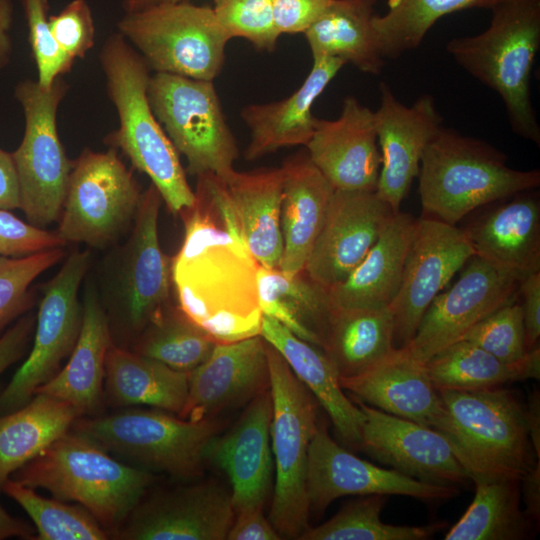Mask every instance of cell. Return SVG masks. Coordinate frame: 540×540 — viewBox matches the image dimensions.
<instances>
[{
    "label": "cell",
    "instance_id": "cell-38",
    "mask_svg": "<svg viewBox=\"0 0 540 540\" xmlns=\"http://www.w3.org/2000/svg\"><path fill=\"white\" fill-rule=\"evenodd\" d=\"M424 367L436 389H488L507 382L539 379L540 349L536 344L518 362L506 363L461 339L429 358Z\"/></svg>",
    "mask_w": 540,
    "mask_h": 540
},
{
    "label": "cell",
    "instance_id": "cell-32",
    "mask_svg": "<svg viewBox=\"0 0 540 540\" xmlns=\"http://www.w3.org/2000/svg\"><path fill=\"white\" fill-rule=\"evenodd\" d=\"M223 182L248 250L260 266L278 269L283 253L281 167L235 171Z\"/></svg>",
    "mask_w": 540,
    "mask_h": 540
},
{
    "label": "cell",
    "instance_id": "cell-23",
    "mask_svg": "<svg viewBox=\"0 0 540 540\" xmlns=\"http://www.w3.org/2000/svg\"><path fill=\"white\" fill-rule=\"evenodd\" d=\"M311 162L335 190L375 191L381 168L374 112L354 96L335 120L316 118L305 145Z\"/></svg>",
    "mask_w": 540,
    "mask_h": 540
},
{
    "label": "cell",
    "instance_id": "cell-46",
    "mask_svg": "<svg viewBox=\"0 0 540 540\" xmlns=\"http://www.w3.org/2000/svg\"><path fill=\"white\" fill-rule=\"evenodd\" d=\"M215 16L229 37L248 40L255 48L272 52L279 37L272 0H214Z\"/></svg>",
    "mask_w": 540,
    "mask_h": 540
},
{
    "label": "cell",
    "instance_id": "cell-16",
    "mask_svg": "<svg viewBox=\"0 0 540 540\" xmlns=\"http://www.w3.org/2000/svg\"><path fill=\"white\" fill-rule=\"evenodd\" d=\"M310 512H323L349 495H403L432 501L458 495L456 486L430 484L363 460L341 447L318 426L310 442L307 467Z\"/></svg>",
    "mask_w": 540,
    "mask_h": 540
},
{
    "label": "cell",
    "instance_id": "cell-8",
    "mask_svg": "<svg viewBox=\"0 0 540 540\" xmlns=\"http://www.w3.org/2000/svg\"><path fill=\"white\" fill-rule=\"evenodd\" d=\"M118 30L149 69L206 81L222 71L231 39L212 7L187 0L126 12Z\"/></svg>",
    "mask_w": 540,
    "mask_h": 540
},
{
    "label": "cell",
    "instance_id": "cell-30",
    "mask_svg": "<svg viewBox=\"0 0 540 540\" xmlns=\"http://www.w3.org/2000/svg\"><path fill=\"white\" fill-rule=\"evenodd\" d=\"M417 219L393 213L377 241L358 266L329 290L335 308H384L396 296L405 260L414 238Z\"/></svg>",
    "mask_w": 540,
    "mask_h": 540
},
{
    "label": "cell",
    "instance_id": "cell-59",
    "mask_svg": "<svg viewBox=\"0 0 540 540\" xmlns=\"http://www.w3.org/2000/svg\"><path fill=\"white\" fill-rule=\"evenodd\" d=\"M181 1L186 0H123L122 5L126 12H133L152 5Z\"/></svg>",
    "mask_w": 540,
    "mask_h": 540
},
{
    "label": "cell",
    "instance_id": "cell-11",
    "mask_svg": "<svg viewBox=\"0 0 540 540\" xmlns=\"http://www.w3.org/2000/svg\"><path fill=\"white\" fill-rule=\"evenodd\" d=\"M169 413L161 409L125 410L74 422L75 432L148 468L177 477L195 476L220 425L214 418L191 421Z\"/></svg>",
    "mask_w": 540,
    "mask_h": 540
},
{
    "label": "cell",
    "instance_id": "cell-41",
    "mask_svg": "<svg viewBox=\"0 0 540 540\" xmlns=\"http://www.w3.org/2000/svg\"><path fill=\"white\" fill-rule=\"evenodd\" d=\"M386 495H366L343 506L327 522L308 528L302 540H424L446 524L402 526L382 522Z\"/></svg>",
    "mask_w": 540,
    "mask_h": 540
},
{
    "label": "cell",
    "instance_id": "cell-13",
    "mask_svg": "<svg viewBox=\"0 0 540 540\" xmlns=\"http://www.w3.org/2000/svg\"><path fill=\"white\" fill-rule=\"evenodd\" d=\"M90 265L88 251L69 255L47 282L36 319L34 341L27 359L0 392V415L27 404L36 390L57 372L71 354L82 324L78 292Z\"/></svg>",
    "mask_w": 540,
    "mask_h": 540
},
{
    "label": "cell",
    "instance_id": "cell-40",
    "mask_svg": "<svg viewBox=\"0 0 540 540\" xmlns=\"http://www.w3.org/2000/svg\"><path fill=\"white\" fill-rule=\"evenodd\" d=\"M501 0H387L384 15L372 23L382 56L396 59L416 49L443 16L470 8L491 9Z\"/></svg>",
    "mask_w": 540,
    "mask_h": 540
},
{
    "label": "cell",
    "instance_id": "cell-33",
    "mask_svg": "<svg viewBox=\"0 0 540 540\" xmlns=\"http://www.w3.org/2000/svg\"><path fill=\"white\" fill-rule=\"evenodd\" d=\"M377 0H333L304 32L312 58L335 57L379 75L385 65L373 28Z\"/></svg>",
    "mask_w": 540,
    "mask_h": 540
},
{
    "label": "cell",
    "instance_id": "cell-4",
    "mask_svg": "<svg viewBox=\"0 0 540 540\" xmlns=\"http://www.w3.org/2000/svg\"><path fill=\"white\" fill-rule=\"evenodd\" d=\"M487 29L451 39L446 50L472 77L501 98L512 131L540 146L531 101V72L540 48V0H501Z\"/></svg>",
    "mask_w": 540,
    "mask_h": 540
},
{
    "label": "cell",
    "instance_id": "cell-18",
    "mask_svg": "<svg viewBox=\"0 0 540 540\" xmlns=\"http://www.w3.org/2000/svg\"><path fill=\"white\" fill-rule=\"evenodd\" d=\"M356 402L364 413L359 447L374 459L430 484L457 487L471 480L439 432Z\"/></svg>",
    "mask_w": 540,
    "mask_h": 540
},
{
    "label": "cell",
    "instance_id": "cell-6",
    "mask_svg": "<svg viewBox=\"0 0 540 540\" xmlns=\"http://www.w3.org/2000/svg\"><path fill=\"white\" fill-rule=\"evenodd\" d=\"M14 480L43 488L56 499L75 501L105 528L117 530L153 480L74 432L66 433L13 473Z\"/></svg>",
    "mask_w": 540,
    "mask_h": 540
},
{
    "label": "cell",
    "instance_id": "cell-51",
    "mask_svg": "<svg viewBox=\"0 0 540 540\" xmlns=\"http://www.w3.org/2000/svg\"><path fill=\"white\" fill-rule=\"evenodd\" d=\"M518 293L522 296L525 329V346L530 350L540 336V271L524 277L519 283Z\"/></svg>",
    "mask_w": 540,
    "mask_h": 540
},
{
    "label": "cell",
    "instance_id": "cell-27",
    "mask_svg": "<svg viewBox=\"0 0 540 540\" xmlns=\"http://www.w3.org/2000/svg\"><path fill=\"white\" fill-rule=\"evenodd\" d=\"M281 170L283 253L278 269L296 274L305 268L335 189L307 152L286 160Z\"/></svg>",
    "mask_w": 540,
    "mask_h": 540
},
{
    "label": "cell",
    "instance_id": "cell-36",
    "mask_svg": "<svg viewBox=\"0 0 540 540\" xmlns=\"http://www.w3.org/2000/svg\"><path fill=\"white\" fill-rule=\"evenodd\" d=\"M79 416L69 403L44 393L0 415V489L14 472L66 434Z\"/></svg>",
    "mask_w": 540,
    "mask_h": 540
},
{
    "label": "cell",
    "instance_id": "cell-17",
    "mask_svg": "<svg viewBox=\"0 0 540 540\" xmlns=\"http://www.w3.org/2000/svg\"><path fill=\"white\" fill-rule=\"evenodd\" d=\"M379 91L374 123L381 168L375 192L396 213L419 174L427 145L443 126V118L429 94L406 106L387 83L381 82Z\"/></svg>",
    "mask_w": 540,
    "mask_h": 540
},
{
    "label": "cell",
    "instance_id": "cell-1",
    "mask_svg": "<svg viewBox=\"0 0 540 540\" xmlns=\"http://www.w3.org/2000/svg\"><path fill=\"white\" fill-rule=\"evenodd\" d=\"M194 194V205L181 213L184 240L172 258L179 309L217 342L260 335V265L242 238L226 185L199 175Z\"/></svg>",
    "mask_w": 540,
    "mask_h": 540
},
{
    "label": "cell",
    "instance_id": "cell-25",
    "mask_svg": "<svg viewBox=\"0 0 540 540\" xmlns=\"http://www.w3.org/2000/svg\"><path fill=\"white\" fill-rule=\"evenodd\" d=\"M534 190L512 196L462 229L475 256L519 281L540 271V202Z\"/></svg>",
    "mask_w": 540,
    "mask_h": 540
},
{
    "label": "cell",
    "instance_id": "cell-7",
    "mask_svg": "<svg viewBox=\"0 0 540 540\" xmlns=\"http://www.w3.org/2000/svg\"><path fill=\"white\" fill-rule=\"evenodd\" d=\"M266 353L276 474L269 521L280 536L299 539L309 528L307 467L309 445L318 427L316 403L284 358L267 342Z\"/></svg>",
    "mask_w": 540,
    "mask_h": 540
},
{
    "label": "cell",
    "instance_id": "cell-14",
    "mask_svg": "<svg viewBox=\"0 0 540 540\" xmlns=\"http://www.w3.org/2000/svg\"><path fill=\"white\" fill-rule=\"evenodd\" d=\"M519 279L473 256L456 283L431 302L411 341L400 350L424 364L476 323L517 299Z\"/></svg>",
    "mask_w": 540,
    "mask_h": 540
},
{
    "label": "cell",
    "instance_id": "cell-12",
    "mask_svg": "<svg viewBox=\"0 0 540 540\" xmlns=\"http://www.w3.org/2000/svg\"><path fill=\"white\" fill-rule=\"evenodd\" d=\"M142 193L116 149H84L70 173L58 236L67 242L102 247L135 219Z\"/></svg>",
    "mask_w": 540,
    "mask_h": 540
},
{
    "label": "cell",
    "instance_id": "cell-52",
    "mask_svg": "<svg viewBox=\"0 0 540 540\" xmlns=\"http://www.w3.org/2000/svg\"><path fill=\"white\" fill-rule=\"evenodd\" d=\"M35 325V318L23 315L0 336V376L25 353Z\"/></svg>",
    "mask_w": 540,
    "mask_h": 540
},
{
    "label": "cell",
    "instance_id": "cell-24",
    "mask_svg": "<svg viewBox=\"0 0 540 540\" xmlns=\"http://www.w3.org/2000/svg\"><path fill=\"white\" fill-rule=\"evenodd\" d=\"M162 198L151 184L142 193L120 271L124 314L133 329L148 325L164 310L172 286V259L162 251L158 217Z\"/></svg>",
    "mask_w": 540,
    "mask_h": 540
},
{
    "label": "cell",
    "instance_id": "cell-26",
    "mask_svg": "<svg viewBox=\"0 0 540 540\" xmlns=\"http://www.w3.org/2000/svg\"><path fill=\"white\" fill-rule=\"evenodd\" d=\"M344 65L335 57L313 58L311 71L290 96L244 107L241 117L250 129L245 158L255 160L283 147L305 146L315 127L312 106Z\"/></svg>",
    "mask_w": 540,
    "mask_h": 540
},
{
    "label": "cell",
    "instance_id": "cell-10",
    "mask_svg": "<svg viewBox=\"0 0 540 540\" xmlns=\"http://www.w3.org/2000/svg\"><path fill=\"white\" fill-rule=\"evenodd\" d=\"M147 96L191 175L212 174L226 181L235 173L238 147L213 81L155 72Z\"/></svg>",
    "mask_w": 540,
    "mask_h": 540
},
{
    "label": "cell",
    "instance_id": "cell-9",
    "mask_svg": "<svg viewBox=\"0 0 540 540\" xmlns=\"http://www.w3.org/2000/svg\"><path fill=\"white\" fill-rule=\"evenodd\" d=\"M68 91L59 77L50 87L26 79L14 96L22 107L25 127L20 145L12 152L20 208L29 223L43 228L59 219L73 167L57 129V112Z\"/></svg>",
    "mask_w": 540,
    "mask_h": 540
},
{
    "label": "cell",
    "instance_id": "cell-21",
    "mask_svg": "<svg viewBox=\"0 0 540 540\" xmlns=\"http://www.w3.org/2000/svg\"><path fill=\"white\" fill-rule=\"evenodd\" d=\"M188 394L179 416L200 421L244 404L269 389L266 341L256 335L218 342L188 374Z\"/></svg>",
    "mask_w": 540,
    "mask_h": 540
},
{
    "label": "cell",
    "instance_id": "cell-43",
    "mask_svg": "<svg viewBox=\"0 0 540 540\" xmlns=\"http://www.w3.org/2000/svg\"><path fill=\"white\" fill-rule=\"evenodd\" d=\"M1 489L29 515L37 540H105L109 534L86 509L67 505L37 494L12 478Z\"/></svg>",
    "mask_w": 540,
    "mask_h": 540
},
{
    "label": "cell",
    "instance_id": "cell-53",
    "mask_svg": "<svg viewBox=\"0 0 540 540\" xmlns=\"http://www.w3.org/2000/svg\"><path fill=\"white\" fill-rule=\"evenodd\" d=\"M226 539L279 540L281 536L265 518L263 509H249L235 514Z\"/></svg>",
    "mask_w": 540,
    "mask_h": 540
},
{
    "label": "cell",
    "instance_id": "cell-39",
    "mask_svg": "<svg viewBox=\"0 0 540 540\" xmlns=\"http://www.w3.org/2000/svg\"><path fill=\"white\" fill-rule=\"evenodd\" d=\"M475 496L445 540H522L535 525L521 508V481L474 482Z\"/></svg>",
    "mask_w": 540,
    "mask_h": 540
},
{
    "label": "cell",
    "instance_id": "cell-57",
    "mask_svg": "<svg viewBox=\"0 0 540 540\" xmlns=\"http://www.w3.org/2000/svg\"><path fill=\"white\" fill-rule=\"evenodd\" d=\"M525 415L530 439L536 457L540 459V397L538 391H533L525 406Z\"/></svg>",
    "mask_w": 540,
    "mask_h": 540
},
{
    "label": "cell",
    "instance_id": "cell-19",
    "mask_svg": "<svg viewBox=\"0 0 540 540\" xmlns=\"http://www.w3.org/2000/svg\"><path fill=\"white\" fill-rule=\"evenodd\" d=\"M235 517L231 492L214 482L140 503L114 533L125 540H223Z\"/></svg>",
    "mask_w": 540,
    "mask_h": 540
},
{
    "label": "cell",
    "instance_id": "cell-58",
    "mask_svg": "<svg viewBox=\"0 0 540 540\" xmlns=\"http://www.w3.org/2000/svg\"><path fill=\"white\" fill-rule=\"evenodd\" d=\"M34 529L26 522L11 516L0 504V540L11 537L31 539Z\"/></svg>",
    "mask_w": 540,
    "mask_h": 540
},
{
    "label": "cell",
    "instance_id": "cell-45",
    "mask_svg": "<svg viewBox=\"0 0 540 540\" xmlns=\"http://www.w3.org/2000/svg\"><path fill=\"white\" fill-rule=\"evenodd\" d=\"M461 339L503 362H518L527 352L521 303L516 299L501 306L476 323Z\"/></svg>",
    "mask_w": 540,
    "mask_h": 540
},
{
    "label": "cell",
    "instance_id": "cell-22",
    "mask_svg": "<svg viewBox=\"0 0 540 540\" xmlns=\"http://www.w3.org/2000/svg\"><path fill=\"white\" fill-rule=\"evenodd\" d=\"M270 389L252 399L237 423L208 442L204 460L223 470L231 483L234 513L263 509L273 473Z\"/></svg>",
    "mask_w": 540,
    "mask_h": 540
},
{
    "label": "cell",
    "instance_id": "cell-5",
    "mask_svg": "<svg viewBox=\"0 0 540 540\" xmlns=\"http://www.w3.org/2000/svg\"><path fill=\"white\" fill-rule=\"evenodd\" d=\"M417 177L425 217L450 225L482 206L540 185L538 169H513L494 146L444 126L427 145Z\"/></svg>",
    "mask_w": 540,
    "mask_h": 540
},
{
    "label": "cell",
    "instance_id": "cell-31",
    "mask_svg": "<svg viewBox=\"0 0 540 540\" xmlns=\"http://www.w3.org/2000/svg\"><path fill=\"white\" fill-rule=\"evenodd\" d=\"M111 345L108 318L90 291L82 307L80 334L67 364L36 393L69 403L80 416L94 413L102 401L105 362Z\"/></svg>",
    "mask_w": 540,
    "mask_h": 540
},
{
    "label": "cell",
    "instance_id": "cell-20",
    "mask_svg": "<svg viewBox=\"0 0 540 540\" xmlns=\"http://www.w3.org/2000/svg\"><path fill=\"white\" fill-rule=\"evenodd\" d=\"M375 191L335 190L304 271L328 291L364 259L393 214Z\"/></svg>",
    "mask_w": 540,
    "mask_h": 540
},
{
    "label": "cell",
    "instance_id": "cell-42",
    "mask_svg": "<svg viewBox=\"0 0 540 540\" xmlns=\"http://www.w3.org/2000/svg\"><path fill=\"white\" fill-rule=\"evenodd\" d=\"M217 343L180 309L162 311L149 323L136 353L189 373L211 355Z\"/></svg>",
    "mask_w": 540,
    "mask_h": 540
},
{
    "label": "cell",
    "instance_id": "cell-54",
    "mask_svg": "<svg viewBox=\"0 0 540 540\" xmlns=\"http://www.w3.org/2000/svg\"><path fill=\"white\" fill-rule=\"evenodd\" d=\"M20 208L19 186L12 154L0 147V209Z\"/></svg>",
    "mask_w": 540,
    "mask_h": 540
},
{
    "label": "cell",
    "instance_id": "cell-47",
    "mask_svg": "<svg viewBox=\"0 0 540 540\" xmlns=\"http://www.w3.org/2000/svg\"><path fill=\"white\" fill-rule=\"evenodd\" d=\"M28 27V41L37 68V82L50 87L74 64L54 39L48 24V0H21Z\"/></svg>",
    "mask_w": 540,
    "mask_h": 540
},
{
    "label": "cell",
    "instance_id": "cell-44",
    "mask_svg": "<svg viewBox=\"0 0 540 540\" xmlns=\"http://www.w3.org/2000/svg\"><path fill=\"white\" fill-rule=\"evenodd\" d=\"M63 257L55 248L20 258L0 257V332L30 308V286Z\"/></svg>",
    "mask_w": 540,
    "mask_h": 540
},
{
    "label": "cell",
    "instance_id": "cell-55",
    "mask_svg": "<svg viewBox=\"0 0 540 540\" xmlns=\"http://www.w3.org/2000/svg\"><path fill=\"white\" fill-rule=\"evenodd\" d=\"M524 512L534 523L540 520V461L521 480Z\"/></svg>",
    "mask_w": 540,
    "mask_h": 540
},
{
    "label": "cell",
    "instance_id": "cell-48",
    "mask_svg": "<svg viewBox=\"0 0 540 540\" xmlns=\"http://www.w3.org/2000/svg\"><path fill=\"white\" fill-rule=\"evenodd\" d=\"M52 35L74 61L83 59L95 44V25L86 0H72L58 14L48 17Z\"/></svg>",
    "mask_w": 540,
    "mask_h": 540
},
{
    "label": "cell",
    "instance_id": "cell-3",
    "mask_svg": "<svg viewBox=\"0 0 540 540\" xmlns=\"http://www.w3.org/2000/svg\"><path fill=\"white\" fill-rule=\"evenodd\" d=\"M99 60L107 93L119 118L105 143L121 149L132 165L146 174L174 214L195 203L179 153L157 120L148 100L149 67L118 32L105 41Z\"/></svg>",
    "mask_w": 540,
    "mask_h": 540
},
{
    "label": "cell",
    "instance_id": "cell-34",
    "mask_svg": "<svg viewBox=\"0 0 540 540\" xmlns=\"http://www.w3.org/2000/svg\"><path fill=\"white\" fill-rule=\"evenodd\" d=\"M188 374L111 345L105 362V389L116 406L147 405L179 415L188 394Z\"/></svg>",
    "mask_w": 540,
    "mask_h": 540
},
{
    "label": "cell",
    "instance_id": "cell-49",
    "mask_svg": "<svg viewBox=\"0 0 540 540\" xmlns=\"http://www.w3.org/2000/svg\"><path fill=\"white\" fill-rule=\"evenodd\" d=\"M65 244L57 233L25 222L11 210L0 209V257L20 258Z\"/></svg>",
    "mask_w": 540,
    "mask_h": 540
},
{
    "label": "cell",
    "instance_id": "cell-35",
    "mask_svg": "<svg viewBox=\"0 0 540 540\" xmlns=\"http://www.w3.org/2000/svg\"><path fill=\"white\" fill-rule=\"evenodd\" d=\"M259 305L299 338L323 347L333 309L329 291L303 270L287 274L279 269L259 267Z\"/></svg>",
    "mask_w": 540,
    "mask_h": 540
},
{
    "label": "cell",
    "instance_id": "cell-37",
    "mask_svg": "<svg viewBox=\"0 0 540 540\" xmlns=\"http://www.w3.org/2000/svg\"><path fill=\"white\" fill-rule=\"evenodd\" d=\"M322 349L339 377L369 369L396 349L389 308L333 307Z\"/></svg>",
    "mask_w": 540,
    "mask_h": 540
},
{
    "label": "cell",
    "instance_id": "cell-28",
    "mask_svg": "<svg viewBox=\"0 0 540 540\" xmlns=\"http://www.w3.org/2000/svg\"><path fill=\"white\" fill-rule=\"evenodd\" d=\"M339 382L356 399L430 428L441 411L439 392L424 364L400 349L358 375L339 377Z\"/></svg>",
    "mask_w": 540,
    "mask_h": 540
},
{
    "label": "cell",
    "instance_id": "cell-56",
    "mask_svg": "<svg viewBox=\"0 0 540 540\" xmlns=\"http://www.w3.org/2000/svg\"><path fill=\"white\" fill-rule=\"evenodd\" d=\"M13 21V1L0 0V71L8 65L13 53V42L10 34Z\"/></svg>",
    "mask_w": 540,
    "mask_h": 540
},
{
    "label": "cell",
    "instance_id": "cell-2",
    "mask_svg": "<svg viewBox=\"0 0 540 540\" xmlns=\"http://www.w3.org/2000/svg\"><path fill=\"white\" fill-rule=\"evenodd\" d=\"M441 411L432 425L473 482L521 481L536 457L525 406L504 388L437 389Z\"/></svg>",
    "mask_w": 540,
    "mask_h": 540
},
{
    "label": "cell",
    "instance_id": "cell-29",
    "mask_svg": "<svg viewBox=\"0 0 540 540\" xmlns=\"http://www.w3.org/2000/svg\"><path fill=\"white\" fill-rule=\"evenodd\" d=\"M260 335L321 404L343 442L359 447L364 413L344 394L338 372L326 353L263 314Z\"/></svg>",
    "mask_w": 540,
    "mask_h": 540
},
{
    "label": "cell",
    "instance_id": "cell-50",
    "mask_svg": "<svg viewBox=\"0 0 540 540\" xmlns=\"http://www.w3.org/2000/svg\"><path fill=\"white\" fill-rule=\"evenodd\" d=\"M333 0H272L274 23L280 35L303 33Z\"/></svg>",
    "mask_w": 540,
    "mask_h": 540
},
{
    "label": "cell",
    "instance_id": "cell-15",
    "mask_svg": "<svg viewBox=\"0 0 540 540\" xmlns=\"http://www.w3.org/2000/svg\"><path fill=\"white\" fill-rule=\"evenodd\" d=\"M474 255L466 234L456 225L429 217L417 219L401 283L388 306L396 349L411 341L433 299Z\"/></svg>",
    "mask_w": 540,
    "mask_h": 540
}]
</instances>
